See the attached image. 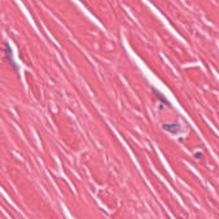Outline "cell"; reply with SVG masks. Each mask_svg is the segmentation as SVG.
I'll list each match as a JSON object with an SVG mask.
<instances>
[{
  "instance_id": "6da1fadb",
  "label": "cell",
  "mask_w": 219,
  "mask_h": 219,
  "mask_svg": "<svg viewBox=\"0 0 219 219\" xmlns=\"http://www.w3.org/2000/svg\"><path fill=\"white\" fill-rule=\"evenodd\" d=\"M162 127L164 130L174 134H177L181 129V126L178 123L164 124L163 125Z\"/></svg>"
},
{
  "instance_id": "7a4b0ae2",
  "label": "cell",
  "mask_w": 219,
  "mask_h": 219,
  "mask_svg": "<svg viewBox=\"0 0 219 219\" xmlns=\"http://www.w3.org/2000/svg\"><path fill=\"white\" fill-rule=\"evenodd\" d=\"M5 54L6 56L7 59L8 60V61L9 62V63L10 64V65L14 67L15 69L17 68L16 64H15L14 60H13V56H12V49L10 48V46H9L8 43H7L5 44Z\"/></svg>"
},
{
  "instance_id": "3957f363",
  "label": "cell",
  "mask_w": 219,
  "mask_h": 219,
  "mask_svg": "<svg viewBox=\"0 0 219 219\" xmlns=\"http://www.w3.org/2000/svg\"><path fill=\"white\" fill-rule=\"evenodd\" d=\"M152 90H153V93H154V94L157 96V98H158L161 102H163V104H166V105H170V103H169L168 99H167V98L164 96V95L163 93H161L160 91H158V89H155V88H152Z\"/></svg>"
}]
</instances>
